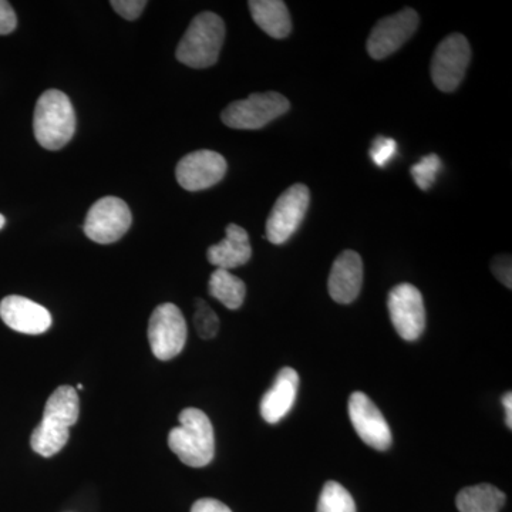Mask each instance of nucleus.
I'll return each instance as SVG.
<instances>
[{"label":"nucleus","instance_id":"1","mask_svg":"<svg viewBox=\"0 0 512 512\" xmlns=\"http://www.w3.org/2000/svg\"><path fill=\"white\" fill-rule=\"evenodd\" d=\"M80 414L79 394L72 386L57 387L47 400L45 413L39 426L33 430L30 446L42 457L59 453L70 437V427Z\"/></svg>","mask_w":512,"mask_h":512},{"label":"nucleus","instance_id":"2","mask_svg":"<svg viewBox=\"0 0 512 512\" xmlns=\"http://www.w3.org/2000/svg\"><path fill=\"white\" fill-rule=\"evenodd\" d=\"M180 426L168 434V446L185 466L201 468L214 460L215 437L210 417L188 407L178 416Z\"/></svg>","mask_w":512,"mask_h":512},{"label":"nucleus","instance_id":"3","mask_svg":"<svg viewBox=\"0 0 512 512\" xmlns=\"http://www.w3.org/2000/svg\"><path fill=\"white\" fill-rule=\"evenodd\" d=\"M33 130L37 143L50 151L60 150L76 131L72 101L60 90H47L36 103Z\"/></svg>","mask_w":512,"mask_h":512},{"label":"nucleus","instance_id":"4","mask_svg":"<svg viewBox=\"0 0 512 512\" xmlns=\"http://www.w3.org/2000/svg\"><path fill=\"white\" fill-rule=\"evenodd\" d=\"M224 40V20L212 12L200 13L192 19L175 56L192 69H207L217 63Z\"/></svg>","mask_w":512,"mask_h":512},{"label":"nucleus","instance_id":"5","mask_svg":"<svg viewBox=\"0 0 512 512\" xmlns=\"http://www.w3.org/2000/svg\"><path fill=\"white\" fill-rule=\"evenodd\" d=\"M291 109L285 96L276 92L251 94L248 99L234 101L222 111L225 126L235 130H259L284 116Z\"/></svg>","mask_w":512,"mask_h":512},{"label":"nucleus","instance_id":"6","mask_svg":"<svg viewBox=\"0 0 512 512\" xmlns=\"http://www.w3.org/2000/svg\"><path fill=\"white\" fill-rule=\"evenodd\" d=\"M188 328L183 312L174 303L157 306L148 322V342L158 360H171L183 352Z\"/></svg>","mask_w":512,"mask_h":512},{"label":"nucleus","instance_id":"7","mask_svg":"<svg viewBox=\"0 0 512 512\" xmlns=\"http://www.w3.org/2000/svg\"><path fill=\"white\" fill-rule=\"evenodd\" d=\"M311 202V192L303 184H295L276 200L266 221V238L274 245H282L298 231Z\"/></svg>","mask_w":512,"mask_h":512},{"label":"nucleus","instance_id":"8","mask_svg":"<svg viewBox=\"0 0 512 512\" xmlns=\"http://www.w3.org/2000/svg\"><path fill=\"white\" fill-rule=\"evenodd\" d=\"M471 60V49L466 36L460 33L447 36L434 52L431 60V79L434 86L444 93H451L460 86Z\"/></svg>","mask_w":512,"mask_h":512},{"label":"nucleus","instance_id":"9","mask_svg":"<svg viewBox=\"0 0 512 512\" xmlns=\"http://www.w3.org/2000/svg\"><path fill=\"white\" fill-rule=\"evenodd\" d=\"M133 217L130 208L117 197H104L94 202L84 221V234L101 245L113 244L127 234Z\"/></svg>","mask_w":512,"mask_h":512},{"label":"nucleus","instance_id":"10","mask_svg":"<svg viewBox=\"0 0 512 512\" xmlns=\"http://www.w3.org/2000/svg\"><path fill=\"white\" fill-rule=\"evenodd\" d=\"M390 319L400 338L413 342L423 335L426 329V308L423 296L416 286L400 284L389 293Z\"/></svg>","mask_w":512,"mask_h":512},{"label":"nucleus","instance_id":"11","mask_svg":"<svg viewBox=\"0 0 512 512\" xmlns=\"http://www.w3.org/2000/svg\"><path fill=\"white\" fill-rule=\"evenodd\" d=\"M419 20V15L412 8L380 20L367 40V52L375 60L393 55L416 33Z\"/></svg>","mask_w":512,"mask_h":512},{"label":"nucleus","instance_id":"12","mask_svg":"<svg viewBox=\"0 0 512 512\" xmlns=\"http://www.w3.org/2000/svg\"><path fill=\"white\" fill-rule=\"evenodd\" d=\"M349 416L357 436L367 446L377 451H386L392 447L393 436L389 423L367 394L355 392L350 396Z\"/></svg>","mask_w":512,"mask_h":512},{"label":"nucleus","instance_id":"13","mask_svg":"<svg viewBox=\"0 0 512 512\" xmlns=\"http://www.w3.org/2000/svg\"><path fill=\"white\" fill-rule=\"evenodd\" d=\"M227 174V160L211 150L187 154L177 165L178 184L187 191H202L220 183Z\"/></svg>","mask_w":512,"mask_h":512},{"label":"nucleus","instance_id":"14","mask_svg":"<svg viewBox=\"0 0 512 512\" xmlns=\"http://www.w3.org/2000/svg\"><path fill=\"white\" fill-rule=\"evenodd\" d=\"M0 318L9 326L25 335H42L52 326V315L45 306L23 296H6L0 302Z\"/></svg>","mask_w":512,"mask_h":512},{"label":"nucleus","instance_id":"15","mask_svg":"<svg viewBox=\"0 0 512 512\" xmlns=\"http://www.w3.org/2000/svg\"><path fill=\"white\" fill-rule=\"evenodd\" d=\"M363 284V262L355 251H343L335 259L330 271L328 289L330 298L340 305H349L359 296Z\"/></svg>","mask_w":512,"mask_h":512},{"label":"nucleus","instance_id":"16","mask_svg":"<svg viewBox=\"0 0 512 512\" xmlns=\"http://www.w3.org/2000/svg\"><path fill=\"white\" fill-rule=\"evenodd\" d=\"M299 383L301 379L298 372L292 367L279 370L271 389L262 397L261 416L266 423H279L286 414L291 412L298 396Z\"/></svg>","mask_w":512,"mask_h":512},{"label":"nucleus","instance_id":"17","mask_svg":"<svg viewBox=\"0 0 512 512\" xmlns=\"http://www.w3.org/2000/svg\"><path fill=\"white\" fill-rule=\"evenodd\" d=\"M207 256L210 264L225 271L247 264L252 256L248 232L237 224H229L225 229V238L212 245Z\"/></svg>","mask_w":512,"mask_h":512},{"label":"nucleus","instance_id":"18","mask_svg":"<svg viewBox=\"0 0 512 512\" xmlns=\"http://www.w3.org/2000/svg\"><path fill=\"white\" fill-rule=\"evenodd\" d=\"M252 19L266 35L285 39L291 35L292 20L288 6L282 0H251L248 2Z\"/></svg>","mask_w":512,"mask_h":512},{"label":"nucleus","instance_id":"19","mask_svg":"<svg viewBox=\"0 0 512 512\" xmlns=\"http://www.w3.org/2000/svg\"><path fill=\"white\" fill-rule=\"evenodd\" d=\"M507 497L503 491L491 484L471 485L457 495V508L460 512H500Z\"/></svg>","mask_w":512,"mask_h":512},{"label":"nucleus","instance_id":"20","mask_svg":"<svg viewBox=\"0 0 512 512\" xmlns=\"http://www.w3.org/2000/svg\"><path fill=\"white\" fill-rule=\"evenodd\" d=\"M208 288L212 298L217 299L225 308L232 311L241 308L247 296V286L244 281L225 269H215L212 272Z\"/></svg>","mask_w":512,"mask_h":512},{"label":"nucleus","instance_id":"21","mask_svg":"<svg viewBox=\"0 0 512 512\" xmlns=\"http://www.w3.org/2000/svg\"><path fill=\"white\" fill-rule=\"evenodd\" d=\"M316 512H357L352 494L336 481L323 485Z\"/></svg>","mask_w":512,"mask_h":512},{"label":"nucleus","instance_id":"22","mask_svg":"<svg viewBox=\"0 0 512 512\" xmlns=\"http://www.w3.org/2000/svg\"><path fill=\"white\" fill-rule=\"evenodd\" d=\"M194 325L201 339H214L220 332V318L202 299L195 301Z\"/></svg>","mask_w":512,"mask_h":512},{"label":"nucleus","instance_id":"23","mask_svg":"<svg viewBox=\"0 0 512 512\" xmlns=\"http://www.w3.org/2000/svg\"><path fill=\"white\" fill-rule=\"evenodd\" d=\"M440 170V157L436 156V154H429V156L421 158L419 163L413 165L412 177L414 183L417 184L421 191L430 190L431 185L436 183Z\"/></svg>","mask_w":512,"mask_h":512},{"label":"nucleus","instance_id":"24","mask_svg":"<svg viewBox=\"0 0 512 512\" xmlns=\"http://www.w3.org/2000/svg\"><path fill=\"white\" fill-rule=\"evenodd\" d=\"M396 150V141L392 140V138L380 136L373 141V146L370 148V157H372L373 163L377 167H386L387 163L396 154Z\"/></svg>","mask_w":512,"mask_h":512},{"label":"nucleus","instance_id":"25","mask_svg":"<svg viewBox=\"0 0 512 512\" xmlns=\"http://www.w3.org/2000/svg\"><path fill=\"white\" fill-rule=\"evenodd\" d=\"M110 5L119 13L121 18L136 20L146 9L147 2L146 0H113Z\"/></svg>","mask_w":512,"mask_h":512},{"label":"nucleus","instance_id":"26","mask_svg":"<svg viewBox=\"0 0 512 512\" xmlns=\"http://www.w3.org/2000/svg\"><path fill=\"white\" fill-rule=\"evenodd\" d=\"M491 271L495 278L501 282V284L511 288L512 286V266L510 255L495 256L493 264H491Z\"/></svg>","mask_w":512,"mask_h":512},{"label":"nucleus","instance_id":"27","mask_svg":"<svg viewBox=\"0 0 512 512\" xmlns=\"http://www.w3.org/2000/svg\"><path fill=\"white\" fill-rule=\"evenodd\" d=\"M18 25L15 10L10 6L9 2L0 0V35H9Z\"/></svg>","mask_w":512,"mask_h":512},{"label":"nucleus","instance_id":"28","mask_svg":"<svg viewBox=\"0 0 512 512\" xmlns=\"http://www.w3.org/2000/svg\"><path fill=\"white\" fill-rule=\"evenodd\" d=\"M191 512H232L231 508L221 503V501L214 500V498H201L197 503L192 505Z\"/></svg>","mask_w":512,"mask_h":512},{"label":"nucleus","instance_id":"29","mask_svg":"<svg viewBox=\"0 0 512 512\" xmlns=\"http://www.w3.org/2000/svg\"><path fill=\"white\" fill-rule=\"evenodd\" d=\"M503 406L505 410V424L512 427V394L511 392L505 393L503 397Z\"/></svg>","mask_w":512,"mask_h":512},{"label":"nucleus","instance_id":"30","mask_svg":"<svg viewBox=\"0 0 512 512\" xmlns=\"http://www.w3.org/2000/svg\"><path fill=\"white\" fill-rule=\"evenodd\" d=\"M5 217H3L2 214H0V229H2L3 227H5Z\"/></svg>","mask_w":512,"mask_h":512}]
</instances>
